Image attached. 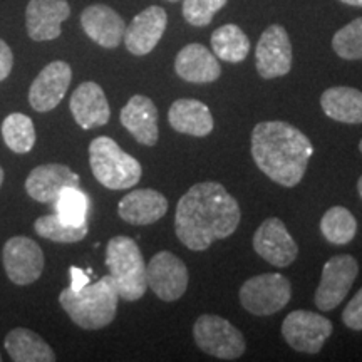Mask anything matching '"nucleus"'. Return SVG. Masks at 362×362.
<instances>
[{"mask_svg": "<svg viewBox=\"0 0 362 362\" xmlns=\"http://www.w3.org/2000/svg\"><path fill=\"white\" fill-rule=\"evenodd\" d=\"M334 325L327 317L310 310H293L284 319L282 336L297 352L317 354L332 334Z\"/></svg>", "mask_w": 362, "mask_h": 362, "instance_id": "6e6552de", "label": "nucleus"}, {"mask_svg": "<svg viewBox=\"0 0 362 362\" xmlns=\"http://www.w3.org/2000/svg\"><path fill=\"white\" fill-rule=\"evenodd\" d=\"M168 211V200L156 189H134L117 205V214L129 225H151Z\"/></svg>", "mask_w": 362, "mask_h": 362, "instance_id": "4be33fe9", "label": "nucleus"}, {"mask_svg": "<svg viewBox=\"0 0 362 362\" xmlns=\"http://www.w3.org/2000/svg\"><path fill=\"white\" fill-rule=\"evenodd\" d=\"M168 123L178 133L205 138L214 131L215 121L206 104L197 99H178L171 104Z\"/></svg>", "mask_w": 362, "mask_h": 362, "instance_id": "5701e85b", "label": "nucleus"}, {"mask_svg": "<svg viewBox=\"0 0 362 362\" xmlns=\"http://www.w3.org/2000/svg\"><path fill=\"white\" fill-rule=\"evenodd\" d=\"M89 165L94 178L110 189L133 188L143 175L139 161L107 136H99L89 144Z\"/></svg>", "mask_w": 362, "mask_h": 362, "instance_id": "39448f33", "label": "nucleus"}, {"mask_svg": "<svg viewBox=\"0 0 362 362\" xmlns=\"http://www.w3.org/2000/svg\"><path fill=\"white\" fill-rule=\"evenodd\" d=\"M291 282L282 274H262L240 288V304L253 315H274L291 302Z\"/></svg>", "mask_w": 362, "mask_h": 362, "instance_id": "0eeeda50", "label": "nucleus"}, {"mask_svg": "<svg viewBox=\"0 0 362 362\" xmlns=\"http://www.w3.org/2000/svg\"><path fill=\"white\" fill-rule=\"evenodd\" d=\"M226 0H183V17L189 25L206 27Z\"/></svg>", "mask_w": 362, "mask_h": 362, "instance_id": "2f4dec72", "label": "nucleus"}, {"mask_svg": "<svg viewBox=\"0 0 362 362\" xmlns=\"http://www.w3.org/2000/svg\"><path fill=\"white\" fill-rule=\"evenodd\" d=\"M357 192H359V197L362 200V176L359 178V181H357Z\"/></svg>", "mask_w": 362, "mask_h": 362, "instance_id": "e433bc0d", "label": "nucleus"}, {"mask_svg": "<svg viewBox=\"0 0 362 362\" xmlns=\"http://www.w3.org/2000/svg\"><path fill=\"white\" fill-rule=\"evenodd\" d=\"M253 250L274 267L285 269L296 262L298 247L280 218H267L253 235Z\"/></svg>", "mask_w": 362, "mask_h": 362, "instance_id": "f8f14e48", "label": "nucleus"}, {"mask_svg": "<svg viewBox=\"0 0 362 362\" xmlns=\"http://www.w3.org/2000/svg\"><path fill=\"white\" fill-rule=\"evenodd\" d=\"M67 187H79V176L69 166L59 163L37 166L25 180L27 194L39 203H54Z\"/></svg>", "mask_w": 362, "mask_h": 362, "instance_id": "a211bd4d", "label": "nucleus"}, {"mask_svg": "<svg viewBox=\"0 0 362 362\" xmlns=\"http://www.w3.org/2000/svg\"><path fill=\"white\" fill-rule=\"evenodd\" d=\"M7 354L16 362H52L56 354L47 342L30 329L17 327L7 334L6 342Z\"/></svg>", "mask_w": 362, "mask_h": 362, "instance_id": "393cba45", "label": "nucleus"}, {"mask_svg": "<svg viewBox=\"0 0 362 362\" xmlns=\"http://www.w3.org/2000/svg\"><path fill=\"white\" fill-rule=\"evenodd\" d=\"M56 215L66 223L81 226L88 225V211H89V198L79 187H67L59 193L54 200Z\"/></svg>", "mask_w": 362, "mask_h": 362, "instance_id": "c85d7f7f", "label": "nucleus"}, {"mask_svg": "<svg viewBox=\"0 0 362 362\" xmlns=\"http://www.w3.org/2000/svg\"><path fill=\"white\" fill-rule=\"evenodd\" d=\"M0 361H2V357H0Z\"/></svg>", "mask_w": 362, "mask_h": 362, "instance_id": "a19ab883", "label": "nucleus"}, {"mask_svg": "<svg viewBox=\"0 0 362 362\" xmlns=\"http://www.w3.org/2000/svg\"><path fill=\"white\" fill-rule=\"evenodd\" d=\"M341 2L352 7H362V0H341Z\"/></svg>", "mask_w": 362, "mask_h": 362, "instance_id": "c9c22d12", "label": "nucleus"}, {"mask_svg": "<svg viewBox=\"0 0 362 362\" xmlns=\"http://www.w3.org/2000/svg\"><path fill=\"white\" fill-rule=\"evenodd\" d=\"M332 49L339 57L346 61L362 59V17L349 22L334 34Z\"/></svg>", "mask_w": 362, "mask_h": 362, "instance_id": "7c9ffc66", "label": "nucleus"}, {"mask_svg": "<svg viewBox=\"0 0 362 362\" xmlns=\"http://www.w3.org/2000/svg\"><path fill=\"white\" fill-rule=\"evenodd\" d=\"M13 66V56L11 47H8L6 40L0 39V83L4 79H7V76L11 74Z\"/></svg>", "mask_w": 362, "mask_h": 362, "instance_id": "72a5a7b5", "label": "nucleus"}, {"mask_svg": "<svg viewBox=\"0 0 362 362\" xmlns=\"http://www.w3.org/2000/svg\"><path fill=\"white\" fill-rule=\"evenodd\" d=\"M255 66L264 79L282 78L292 69V44L282 25L272 24L260 35L255 49Z\"/></svg>", "mask_w": 362, "mask_h": 362, "instance_id": "9b49d317", "label": "nucleus"}, {"mask_svg": "<svg viewBox=\"0 0 362 362\" xmlns=\"http://www.w3.org/2000/svg\"><path fill=\"white\" fill-rule=\"evenodd\" d=\"M175 71L180 79L192 84L215 83L220 78L218 57L202 44H188L175 59Z\"/></svg>", "mask_w": 362, "mask_h": 362, "instance_id": "aec40b11", "label": "nucleus"}, {"mask_svg": "<svg viewBox=\"0 0 362 362\" xmlns=\"http://www.w3.org/2000/svg\"><path fill=\"white\" fill-rule=\"evenodd\" d=\"M121 124L144 146H155L160 138L158 129V110L155 103L146 96L136 94L126 103L119 115Z\"/></svg>", "mask_w": 362, "mask_h": 362, "instance_id": "412c9836", "label": "nucleus"}, {"mask_svg": "<svg viewBox=\"0 0 362 362\" xmlns=\"http://www.w3.org/2000/svg\"><path fill=\"white\" fill-rule=\"evenodd\" d=\"M211 49L220 61L237 64L247 59L250 52V40L238 25L225 24L211 34Z\"/></svg>", "mask_w": 362, "mask_h": 362, "instance_id": "a878e982", "label": "nucleus"}, {"mask_svg": "<svg viewBox=\"0 0 362 362\" xmlns=\"http://www.w3.org/2000/svg\"><path fill=\"white\" fill-rule=\"evenodd\" d=\"M359 149H361V153H362V139H361V143H359Z\"/></svg>", "mask_w": 362, "mask_h": 362, "instance_id": "58836bf2", "label": "nucleus"}, {"mask_svg": "<svg viewBox=\"0 0 362 362\" xmlns=\"http://www.w3.org/2000/svg\"><path fill=\"white\" fill-rule=\"evenodd\" d=\"M69 107L76 123L83 129H93L107 124L111 117L110 104L103 88L96 83H83L72 93Z\"/></svg>", "mask_w": 362, "mask_h": 362, "instance_id": "6ab92c4d", "label": "nucleus"}, {"mask_svg": "<svg viewBox=\"0 0 362 362\" xmlns=\"http://www.w3.org/2000/svg\"><path fill=\"white\" fill-rule=\"evenodd\" d=\"M81 25L94 42L106 49H116L124 37L126 24L115 8L104 4H93L81 13Z\"/></svg>", "mask_w": 362, "mask_h": 362, "instance_id": "f3484780", "label": "nucleus"}, {"mask_svg": "<svg viewBox=\"0 0 362 362\" xmlns=\"http://www.w3.org/2000/svg\"><path fill=\"white\" fill-rule=\"evenodd\" d=\"M4 141L17 155L29 153L35 144V128L33 119L22 112H12L2 123Z\"/></svg>", "mask_w": 362, "mask_h": 362, "instance_id": "cd10ccee", "label": "nucleus"}, {"mask_svg": "<svg viewBox=\"0 0 362 362\" xmlns=\"http://www.w3.org/2000/svg\"><path fill=\"white\" fill-rule=\"evenodd\" d=\"M168 2H178V0H168Z\"/></svg>", "mask_w": 362, "mask_h": 362, "instance_id": "ea45409f", "label": "nucleus"}, {"mask_svg": "<svg viewBox=\"0 0 362 362\" xmlns=\"http://www.w3.org/2000/svg\"><path fill=\"white\" fill-rule=\"evenodd\" d=\"M4 267L8 279L17 285H29L44 270V253L33 238L13 237L4 245Z\"/></svg>", "mask_w": 362, "mask_h": 362, "instance_id": "ddd939ff", "label": "nucleus"}, {"mask_svg": "<svg viewBox=\"0 0 362 362\" xmlns=\"http://www.w3.org/2000/svg\"><path fill=\"white\" fill-rule=\"evenodd\" d=\"M34 228L40 237L56 243H76L81 242L88 235V225H69L59 218L56 214L40 216V218L35 220Z\"/></svg>", "mask_w": 362, "mask_h": 362, "instance_id": "c756f323", "label": "nucleus"}, {"mask_svg": "<svg viewBox=\"0 0 362 362\" xmlns=\"http://www.w3.org/2000/svg\"><path fill=\"white\" fill-rule=\"evenodd\" d=\"M106 265L115 280L119 298L134 302L148 291L146 264L133 238L124 235L111 238L106 248Z\"/></svg>", "mask_w": 362, "mask_h": 362, "instance_id": "20e7f679", "label": "nucleus"}, {"mask_svg": "<svg viewBox=\"0 0 362 362\" xmlns=\"http://www.w3.org/2000/svg\"><path fill=\"white\" fill-rule=\"evenodd\" d=\"M342 322L352 330H362V288L342 312Z\"/></svg>", "mask_w": 362, "mask_h": 362, "instance_id": "473e14b6", "label": "nucleus"}, {"mask_svg": "<svg viewBox=\"0 0 362 362\" xmlns=\"http://www.w3.org/2000/svg\"><path fill=\"white\" fill-rule=\"evenodd\" d=\"M314 146L310 139L285 121H265L253 128L252 158L272 181L292 188L304 178Z\"/></svg>", "mask_w": 362, "mask_h": 362, "instance_id": "f03ea898", "label": "nucleus"}, {"mask_svg": "<svg viewBox=\"0 0 362 362\" xmlns=\"http://www.w3.org/2000/svg\"><path fill=\"white\" fill-rule=\"evenodd\" d=\"M242 211L223 185L203 181L193 185L176 205L175 232L193 252L206 250L216 240L230 237L238 228Z\"/></svg>", "mask_w": 362, "mask_h": 362, "instance_id": "f257e3e1", "label": "nucleus"}, {"mask_svg": "<svg viewBox=\"0 0 362 362\" xmlns=\"http://www.w3.org/2000/svg\"><path fill=\"white\" fill-rule=\"evenodd\" d=\"M59 302L76 325L86 330H98L115 320L119 293L111 275H104L98 282L86 284L79 291L64 288Z\"/></svg>", "mask_w": 362, "mask_h": 362, "instance_id": "7ed1b4c3", "label": "nucleus"}, {"mask_svg": "<svg viewBox=\"0 0 362 362\" xmlns=\"http://www.w3.org/2000/svg\"><path fill=\"white\" fill-rule=\"evenodd\" d=\"M71 288L74 291H79L81 287H84L86 284H89V274L88 272H83L78 267H71Z\"/></svg>", "mask_w": 362, "mask_h": 362, "instance_id": "f704fd0d", "label": "nucleus"}, {"mask_svg": "<svg viewBox=\"0 0 362 362\" xmlns=\"http://www.w3.org/2000/svg\"><path fill=\"white\" fill-rule=\"evenodd\" d=\"M168 25L165 8L151 6L139 12L124 30V45L134 56H146L156 47Z\"/></svg>", "mask_w": 362, "mask_h": 362, "instance_id": "2eb2a0df", "label": "nucleus"}, {"mask_svg": "<svg viewBox=\"0 0 362 362\" xmlns=\"http://www.w3.org/2000/svg\"><path fill=\"white\" fill-rule=\"evenodd\" d=\"M67 0H30L25 8L27 34L33 40L44 42L61 35V24L69 19Z\"/></svg>", "mask_w": 362, "mask_h": 362, "instance_id": "dca6fc26", "label": "nucleus"}, {"mask_svg": "<svg viewBox=\"0 0 362 362\" xmlns=\"http://www.w3.org/2000/svg\"><path fill=\"white\" fill-rule=\"evenodd\" d=\"M320 232L332 245H347L356 237L357 221L344 206H332L320 220Z\"/></svg>", "mask_w": 362, "mask_h": 362, "instance_id": "bb28decb", "label": "nucleus"}, {"mask_svg": "<svg viewBox=\"0 0 362 362\" xmlns=\"http://www.w3.org/2000/svg\"><path fill=\"white\" fill-rule=\"evenodd\" d=\"M359 274V265L352 255H336L325 262L322 277L315 291V305L322 312L334 310L346 298Z\"/></svg>", "mask_w": 362, "mask_h": 362, "instance_id": "1a4fd4ad", "label": "nucleus"}, {"mask_svg": "<svg viewBox=\"0 0 362 362\" xmlns=\"http://www.w3.org/2000/svg\"><path fill=\"white\" fill-rule=\"evenodd\" d=\"M320 107L330 119L346 124L362 123V93L359 89L337 86L324 90Z\"/></svg>", "mask_w": 362, "mask_h": 362, "instance_id": "b1692460", "label": "nucleus"}, {"mask_svg": "<svg viewBox=\"0 0 362 362\" xmlns=\"http://www.w3.org/2000/svg\"><path fill=\"white\" fill-rule=\"evenodd\" d=\"M148 287L163 302H175L187 292L189 275L185 262L171 252H158L146 265Z\"/></svg>", "mask_w": 362, "mask_h": 362, "instance_id": "9d476101", "label": "nucleus"}, {"mask_svg": "<svg viewBox=\"0 0 362 362\" xmlns=\"http://www.w3.org/2000/svg\"><path fill=\"white\" fill-rule=\"evenodd\" d=\"M72 79L71 66L64 61H54L40 71L29 90V103L37 112H49L64 99Z\"/></svg>", "mask_w": 362, "mask_h": 362, "instance_id": "4468645a", "label": "nucleus"}, {"mask_svg": "<svg viewBox=\"0 0 362 362\" xmlns=\"http://www.w3.org/2000/svg\"><path fill=\"white\" fill-rule=\"evenodd\" d=\"M193 337L203 352L223 361H235L247 349L245 337L232 322L220 315L205 314L194 322Z\"/></svg>", "mask_w": 362, "mask_h": 362, "instance_id": "423d86ee", "label": "nucleus"}, {"mask_svg": "<svg viewBox=\"0 0 362 362\" xmlns=\"http://www.w3.org/2000/svg\"><path fill=\"white\" fill-rule=\"evenodd\" d=\"M2 181H4V170L2 166H0V187H2Z\"/></svg>", "mask_w": 362, "mask_h": 362, "instance_id": "4c0bfd02", "label": "nucleus"}]
</instances>
